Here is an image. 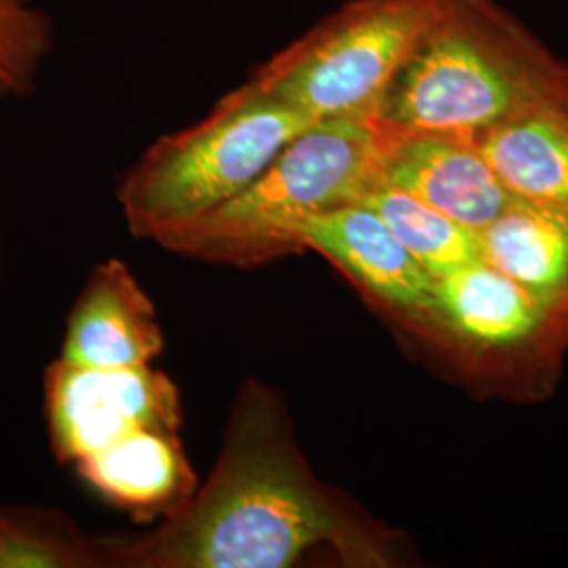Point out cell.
<instances>
[{"label":"cell","mask_w":568,"mask_h":568,"mask_svg":"<svg viewBox=\"0 0 568 568\" xmlns=\"http://www.w3.org/2000/svg\"><path fill=\"white\" fill-rule=\"evenodd\" d=\"M331 544L382 565L379 544L310 474L278 396L246 382L203 487L150 532L108 537L110 568H284Z\"/></svg>","instance_id":"1"},{"label":"cell","mask_w":568,"mask_h":568,"mask_svg":"<svg viewBox=\"0 0 568 568\" xmlns=\"http://www.w3.org/2000/svg\"><path fill=\"white\" fill-rule=\"evenodd\" d=\"M568 98V61L499 0H447L377 116L478 135Z\"/></svg>","instance_id":"2"},{"label":"cell","mask_w":568,"mask_h":568,"mask_svg":"<svg viewBox=\"0 0 568 568\" xmlns=\"http://www.w3.org/2000/svg\"><path fill=\"white\" fill-rule=\"evenodd\" d=\"M379 135L377 114L312 122L239 196L154 243L185 260L236 267L288 255L293 225L361 203L377 180Z\"/></svg>","instance_id":"3"},{"label":"cell","mask_w":568,"mask_h":568,"mask_svg":"<svg viewBox=\"0 0 568 568\" xmlns=\"http://www.w3.org/2000/svg\"><path fill=\"white\" fill-rule=\"evenodd\" d=\"M302 112L246 81L203 121L152 143L119 182L129 232L156 241L239 196L307 124Z\"/></svg>","instance_id":"4"},{"label":"cell","mask_w":568,"mask_h":568,"mask_svg":"<svg viewBox=\"0 0 568 568\" xmlns=\"http://www.w3.org/2000/svg\"><path fill=\"white\" fill-rule=\"evenodd\" d=\"M447 0H347L248 81L310 121L373 116Z\"/></svg>","instance_id":"5"},{"label":"cell","mask_w":568,"mask_h":568,"mask_svg":"<svg viewBox=\"0 0 568 568\" xmlns=\"http://www.w3.org/2000/svg\"><path fill=\"white\" fill-rule=\"evenodd\" d=\"M508 394L539 398L556 384L568 318L485 260L434 278L422 333Z\"/></svg>","instance_id":"6"},{"label":"cell","mask_w":568,"mask_h":568,"mask_svg":"<svg viewBox=\"0 0 568 568\" xmlns=\"http://www.w3.org/2000/svg\"><path fill=\"white\" fill-rule=\"evenodd\" d=\"M49 447L60 464H79L122 436L180 429V389L152 365L84 366L55 358L44 371Z\"/></svg>","instance_id":"7"},{"label":"cell","mask_w":568,"mask_h":568,"mask_svg":"<svg viewBox=\"0 0 568 568\" xmlns=\"http://www.w3.org/2000/svg\"><path fill=\"white\" fill-rule=\"evenodd\" d=\"M379 121L377 178L476 232L504 213L514 196L488 164L474 135L405 129Z\"/></svg>","instance_id":"8"},{"label":"cell","mask_w":568,"mask_h":568,"mask_svg":"<svg viewBox=\"0 0 568 568\" xmlns=\"http://www.w3.org/2000/svg\"><path fill=\"white\" fill-rule=\"evenodd\" d=\"M288 246L291 253L305 248L321 253L375 304L386 307L410 331L422 333L434 278L371 206L345 204L305 217L291 227Z\"/></svg>","instance_id":"9"},{"label":"cell","mask_w":568,"mask_h":568,"mask_svg":"<svg viewBox=\"0 0 568 568\" xmlns=\"http://www.w3.org/2000/svg\"><path fill=\"white\" fill-rule=\"evenodd\" d=\"M156 310L121 260L95 265L70 310L60 358L84 366H143L163 352Z\"/></svg>","instance_id":"10"},{"label":"cell","mask_w":568,"mask_h":568,"mask_svg":"<svg viewBox=\"0 0 568 568\" xmlns=\"http://www.w3.org/2000/svg\"><path fill=\"white\" fill-rule=\"evenodd\" d=\"M74 467L110 506L140 525L173 516L199 488L178 429H135Z\"/></svg>","instance_id":"11"},{"label":"cell","mask_w":568,"mask_h":568,"mask_svg":"<svg viewBox=\"0 0 568 568\" xmlns=\"http://www.w3.org/2000/svg\"><path fill=\"white\" fill-rule=\"evenodd\" d=\"M474 140L514 199L568 211V98L501 122Z\"/></svg>","instance_id":"12"},{"label":"cell","mask_w":568,"mask_h":568,"mask_svg":"<svg viewBox=\"0 0 568 568\" xmlns=\"http://www.w3.org/2000/svg\"><path fill=\"white\" fill-rule=\"evenodd\" d=\"M478 236L485 262L568 318V211L514 199Z\"/></svg>","instance_id":"13"},{"label":"cell","mask_w":568,"mask_h":568,"mask_svg":"<svg viewBox=\"0 0 568 568\" xmlns=\"http://www.w3.org/2000/svg\"><path fill=\"white\" fill-rule=\"evenodd\" d=\"M361 203L371 206L386 222L432 278L485 260L476 230L455 222L379 178L363 194Z\"/></svg>","instance_id":"14"},{"label":"cell","mask_w":568,"mask_h":568,"mask_svg":"<svg viewBox=\"0 0 568 568\" xmlns=\"http://www.w3.org/2000/svg\"><path fill=\"white\" fill-rule=\"evenodd\" d=\"M0 568H110L108 537L61 509L0 506Z\"/></svg>","instance_id":"15"},{"label":"cell","mask_w":568,"mask_h":568,"mask_svg":"<svg viewBox=\"0 0 568 568\" xmlns=\"http://www.w3.org/2000/svg\"><path fill=\"white\" fill-rule=\"evenodd\" d=\"M51 51L47 13L32 0H0V95H30Z\"/></svg>","instance_id":"16"}]
</instances>
